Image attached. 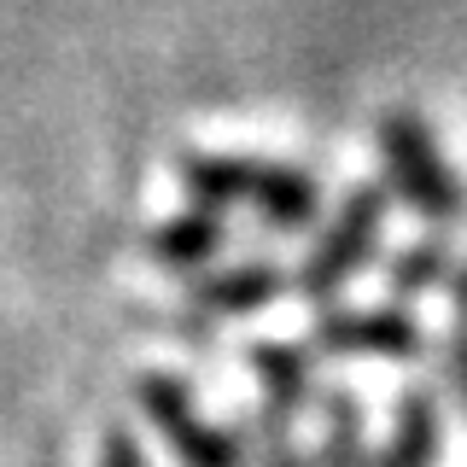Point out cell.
<instances>
[{
	"instance_id": "cell-10",
	"label": "cell",
	"mask_w": 467,
	"mask_h": 467,
	"mask_svg": "<svg viewBox=\"0 0 467 467\" xmlns=\"http://www.w3.org/2000/svg\"><path fill=\"white\" fill-rule=\"evenodd\" d=\"M316 467H374L368 456V420H362V398L345 386L321 391V444Z\"/></svg>"
},
{
	"instance_id": "cell-14",
	"label": "cell",
	"mask_w": 467,
	"mask_h": 467,
	"mask_svg": "<svg viewBox=\"0 0 467 467\" xmlns=\"http://www.w3.org/2000/svg\"><path fill=\"white\" fill-rule=\"evenodd\" d=\"M94 467H152V462H146L140 432L117 420V427H106V438H99V462Z\"/></svg>"
},
{
	"instance_id": "cell-1",
	"label": "cell",
	"mask_w": 467,
	"mask_h": 467,
	"mask_svg": "<svg viewBox=\"0 0 467 467\" xmlns=\"http://www.w3.org/2000/svg\"><path fill=\"white\" fill-rule=\"evenodd\" d=\"M187 199L199 204H245L275 228H310L321 211V187L292 164H269V158H240V152H182L175 158Z\"/></svg>"
},
{
	"instance_id": "cell-13",
	"label": "cell",
	"mask_w": 467,
	"mask_h": 467,
	"mask_svg": "<svg viewBox=\"0 0 467 467\" xmlns=\"http://www.w3.org/2000/svg\"><path fill=\"white\" fill-rule=\"evenodd\" d=\"M450 304H456V327H450V379H456L462 403H467V263L450 275Z\"/></svg>"
},
{
	"instance_id": "cell-7",
	"label": "cell",
	"mask_w": 467,
	"mask_h": 467,
	"mask_svg": "<svg viewBox=\"0 0 467 467\" xmlns=\"http://www.w3.org/2000/svg\"><path fill=\"white\" fill-rule=\"evenodd\" d=\"M286 286H292V275L281 263H234V269H216L187 286V304L199 316H252L263 304H275Z\"/></svg>"
},
{
	"instance_id": "cell-2",
	"label": "cell",
	"mask_w": 467,
	"mask_h": 467,
	"mask_svg": "<svg viewBox=\"0 0 467 467\" xmlns=\"http://www.w3.org/2000/svg\"><path fill=\"white\" fill-rule=\"evenodd\" d=\"M374 140H379V158H386V187L398 193L420 223L432 228H456L467 216V187L462 175L450 170V158L438 152L432 129L409 111H386L374 123Z\"/></svg>"
},
{
	"instance_id": "cell-11",
	"label": "cell",
	"mask_w": 467,
	"mask_h": 467,
	"mask_svg": "<svg viewBox=\"0 0 467 467\" xmlns=\"http://www.w3.org/2000/svg\"><path fill=\"white\" fill-rule=\"evenodd\" d=\"M450 275H456L450 240H444V234H427V240H415L409 252L391 257L386 281H391V292H398V298H415V292H438V286H450Z\"/></svg>"
},
{
	"instance_id": "cell-12",
	"label": "cell",
	"mask_w": 467,
	"mask_h": 467,
	"mask_svg": "<svg viewBox=\"0 0 467 467\" xmlns=\"http://www.w3.org/2000/svg\"><path fill=\"white\" fill-rule=\"evenodd\" d=\"M298 420H275V415H252V432H245V450H257V467H310L298 456V438H292Z\"/></svg>"
},
{
	"instance_id": "cell-9",
	"label": "cell",
	"mask_w": 467,
	"mask_h": 467,
	"mask_svg": "<svg viewBox=\"0 0 467 467\" xmlns=\"http://www.w3.org/2000/svg\"><path fill=\"white\" fill-rule=\"evenodd\" d=\"M228 245V228L223 216H216V204H193V211L170 216V223L152 228V240H146V252H152L158 269H204L216 252Z\"/></svg>"
},
{
	"instance_id": "cell-5",
	"label": "cell",
	"mask_w": 467,
	"mask_h": 467,
	"mask_svg": "<svg viewBox=\"0 0 467 467\" xmlns=\"http://www.w3.org/2000/svg\"><path fill=\"white\" fill-rule=\"evenodd\" d=\"M310 350L333 357H391L415 362L427 350V327L403 310V304H379V310H327L310 327Z\"/></svg>"
},
{
	"instance_id": "cell-8",
	"label": "cell",
	"mask_w": 467,
	"mask_h": 467,
	"mask_svg": "<svg viewBox=\"0 0 467 467\" xmlns=\"http://www.w3.org/2000/svg\"><path fill=\"white\" fill-rule=\"evenodd\" d=\"M444 450V420H438V398L427 386H403L398 415H391L386 450L374 456V467H438Z\"/></svg>"
},
{
	"instance_id": "cell-3",
	"label": "cell",
	"mask_w": 467,
	"mask_h": 467,
	"mask_svg": "<svg viewBox=\"0 0 467 467\" xmlns=\"http://www.w3.org/2000/svg\"><path fill=\"white\" fill-rule=\"evenodd\" d=\"M386 187L374 182H357L350 193L339 199V211L327 216V228L316 234L304 269L292 275V292H304L310 304H333L339 292L357 281V269L379 252V234H386Z\"/></svg>"
},
{
	"instance_id": "cell-6",
	"label": "cell",
	"mask_w": 467,
	"mask_h": 467,
	"mask_svg": "<svg viewBox=\"0 0 467 467\" xmlns=\"http://www.w3.org/2000/svg\"><path fill=\"white\" fill-rule=\"evenodd\" d=\"M263 391V415L275 420H298L310 403V374H316V350L310 345H286V339H257L245 350Z\"/></svg>"
},
{
	"instance_id": "cell-4",
	"label": "cell",
	"mask_w": 467,
	"mask_h": 467,
	"mask_svg": "<svg viewBox=\"0 0 467 467\" xmlns=\"http://www.w3.org/2000/svg\"><path fill=\"white\" fill-rule=\"evenodd\" d=\"M135 403L152 420V432L170 444L175 467H245V432L240 427H216L199 409L193 386L175 374H140L135 379Z\"/></svg>"
}]
</instances>
